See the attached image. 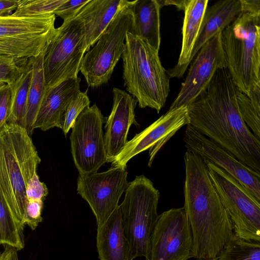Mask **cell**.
Here are the masks:
<instances>
[{
  "mask_svg": "<svg viewBox=\"0 0 260 260\" xmlns=\"http://www.w3.org/2000/svg\"><path fill=\"white\" fill-rule=\"evenodd\" d=\"M208 0H188L184 10L182 45L176 64L166 71L169 78H180L190 63L194 44L198 37Z\"/></svg>",
  "mask_w": 260,
  "mask_h": 260,
  "instance_id": "ffe728a7",
  "label": "cell"
},
{
  "mask_svg": "<svg viewBox=\"0 0 260 260\" xmlns=\"http://www.w3.org/2000/svg\"><path fill=\"white\" fill-rule=\"evenodd\" d=\"M135 1L121 8L82 60L80 71L89 86L107 83L121 57L126 34L133 28L132 6Z\"/></svg>",
  "mask_w": 260,
  "mask_h": 260,
  "instance_id": "ba28073f",
  "label": "cell"
},
{
  "mask_svg": "<svg viewBox=\"0 0 260 260\" xmlns=\"http://www.w3.org/2000/svg\"></svg>",
  "mask_w": 260,
  "mask_h": 260,
  "instance_id": "bcb514c9",
  "label": "cell"
},
{
  "mask_svg": "<svg viewBox=\"0 0 260 260\" xmlns=\"http://www.w3.org/2000/svg\"><path fill=\"white\" fill-rule=\"evenodd\" d=\"M89 0H64L55 10L54 14L61 17L63 21L75 17L82 7Z\"/></svg>",
  "mask_w": 260,
  "mask_h": 260,
  "instance_id": "d6a6232c",
  "label": "cell"
},
{
  "mask_svg": "<svg viewBox=\"0 0 260 260\" xmlns=\"http://www.w3.org/2000/svg\"><path fill=\"white\" fill-rule=\"evenodd\" d=\"M18 1L0 0V17L10 15L16 9Z\"/></svg>",
  "mask_w": 260,
  "mask_h": 260,
  "instance_id": "e575fe53",
  "label": "cell"
},
{
  "mask_svg": "<svg viewBox=\"0 0 260 260\" xmlns=\"http://www.w3.org/2000/svg\"><path fill=\"white\" fill-rule=\"evenodd\" d=\"M9 98V87L5 83L0 86V129L6 123Z\"/></svg>",
  "mask_w": 260,
  "mask_h": 260,
  "instance_id": "836d02e7",
  "label": "cell"
},
{
  "mask_svg": "<svg viewBox=\"0 0 260 260\" xmlns=\"http://www.w3.org/2000/svg\"><path fill=\"white\" fill-rule=\"evenodd\" d=\"M96 245L100 260H134L123 228L120 206L102 225L97 226Z\"/></svg>",
  "mask_w": 260,
  "mask_h": 260,
  "instance_id": "d6986e66",
  "label": "cell"
},
{
  "mask_svg": "<svg viewBox=\"0 0 260 260\" xmlns=\"http://www.w3.org/2000/svg\"><path fill=\"white\" fill-rule=\"evenodd\" d=\"M184 159L183 208L192 235V257L196 260L214 258L235 236L233 226L203 159L187 149Z\"/></svg>",
  "mask_w": 260,
  "mask_h": 260,
  "instance_id": "7a4b0ae2",
  "label": "cell"
},
{
  "mask_svg": "<svg viewBox=\"0 0 260 260\" xmlns=\"http://www.w3.org/2000/svg\"><path fill=\"white\" fill-rule=\"evenodd\" d=\"M193 238L183 207L158 215L145 260H188L192 258Z\"/></svg>",
  "mask_w": 260,
  "mask_h": 260,
  "instance_id": "7c38bea8",
  "label": "cell"
},
{
  "mask_svg": "<svg viewBox=\"0 0 260 260\" xmlns=\"http://www.w3.org/2000/svg\"><path fill=\"white\" fill-rule=\"evenodd\" d=\"M203 160L230 216L235 235L244 240L260 242V200L224 170Z\"/></svg>",
  "mask_w": 260,
  "mask_h": 260,
  "instance_id": "30bf717a",
  "label": "cell"
},
{
  "mask_svg": "<svg viewBox=\"0 0 260 260\" xmlns=\"http://www.w3.org/2000/svg\"><path fill=\"white\" fill-rule=\"evenodd\" d=\"M158 51L146 41L126 34L123 60V79L126 90L140 108L157 113L165 106L170 92V80L160 62Z\"/></svg>",
  "mask_w": 260,
  "mask_h": 260,
  "instance_id": "277c9868",
  "label": "cell"
},
{
  "mask_svg": "<svg viewBox=\"0 0 260 260\" xmlns=\"http://www.w3.org/2000/svg\"><path fill=\"white\" fill-rule=\"evenodd\" d=\"M106 120L94 104L84 109L71 128V153L79 174L98 172L107 162L103 131Z\"/></svg>",
  "mask_w": 260,
  "mask_h": 260,
  "instance_id": "8fae6325",
  "label": "cell"
},
{
  "mask_svg": "<svg viewBox=\"0 0 260 260\" xmlns=\"http://www.w3.org/2000/svg\"><path fill=\"white\" fill-rule=\"evenodd\" d=\"M242 12L241 0H220L207 7L193 45L190 62L207 41L224 30Z\"/></svg>",
  "mask_w": 260,
  "mask_h": 260,
  "instance_id": "44dd1931",
  "label": "cell"
},
{
  "mask_svg": "<svg viewBox=\"0 0 260 260\" xmlns=\"http://www.w3.org/2000/svg\"><path fill=\"white\" fill-rule=\"evenodd\" d=\"M84 25L77 16L63 21L43 51V67L47 87L77 77L85 52Z\"/></svg>",
  "mask_w": 260,
  "mask_h": 260,
  "instance_id": "9c48e42d",
  "label": "cell"
},
{
  "mask_svg": "<svg viewBox=\"0 0 260 260\" xmlns=\"http://www.w3.org/2000/svg\"><path fill=\"white\" fill-rule=\"evenodd\" d=\"M3 17V16H2Z\"/></svg>",
  "mask_w": 260,
  "mask_h": 260,
  "instance_id": "f6af8a7d",
  "label": "cell"
},
{
  "mask_svg": "<svg viewBox=\"0 0 260 260\" xmlns=\"http://www.w3.org/2000/svg\"><path fill=\"white\" fill-rule=\"evenodd\" d=\"M237 101L241 116L253 134L260 140V110L256 109L249 98L237 88Z\"/></svg>",
  "mask_w": 260,
  "mask_h": 260,
  "instance_id": "f1b7e54d",
  "label": "cell"
},
{
  "mask_svg": "<svg viewBox=\"0 0 260 260\" xmlns=\"http://www.w3.org/2000/svg\"><path fill=\"white\" fill-rule=\"evenodd\" d=\"M236 90L227 68L219 69L187 105L189 124L260 174V140L241 116Z\"/></svg>",
  "mask_w": 260,
  "mask_h": 260,
  "instance_id": "6da1fadb",
  "label": "cell"
},
{
  "mask_svg": "<svg viewBox=\"0 0 260 260\" xmlns=\"http://www.w3.org/2000/svg\"><path fill=\"white\" fill-rule=\"evenodd\" d=\"M80 91L70 101L66 109L62 128L65 136L72 127L76 118L86 107L89 106L90 100L87 93Z\"/></svg>",
  "mask_w": 260,
  "mask_h": 260,
  "instance_id": "f546056e",
  "label": "cell"
},
{
  "mask_svg": "<svg viewBox=\"0 0 260 260\" xmlns=\"http://www.w3.org/2000/svg\"><path fill=\"white\" fill-rule=\"evenodd\" d=\"M188 0H179V1H172V0H158L159 4L161 7L164 6L174 5L179 10H184Z\"/></svg>",
  "mask_w": 260,
  "mask_h": 260,
  "instance_id": "74e56055",
  "label": "cell"
},
{
  "mask_svg": "<svg viewBox=\"0 0 260 260\" xmlns=\"http://www.w3.org/2000/svg\"><path fill=\"white\" fill-rule=\"evenodd\" d=\"M128 2L126 0H89L82 7L76 16L84 23L85 42L89 50L108 27L118 11Z\"/></svg>",
  "mask_w": 260,
  "mask_h": 260,
  "instance_id": "7402d4cb",
  "label": "cell"
},
{
  "mask_svg": "<svg viewBox=\"0 0 260 260\" xmlns=\"http://www.w3.org/2000/svg\"><path fill=\"white\" fill-rule=\"evenodd\" d=\"M221 32H218L201 48L169 110L189 105L206 88L219 69L227 68L221 44Z\"/></svg>",
  "mask_w": 260,
  "mask_h": 260,
  "instance_id": "2e32d148",
  "label": "cell"
},
{
  "mask_svg": "<svg viewBox=\"0 0 260 260\" xmlns=\"http://www.w3.org/2000/svg\"><path fill=\"white\" fill-rule=\"evenodd\" d=\"M17 257L16 250L8 246L0 253V260H15Z\"/></svg>",
  "mask_w": 260,
  "mask_h": 260,
  "instance_id": "f35d334b",
  "label": "cell"
},
{
  "mask_svg": "<svg viewBox=\"0 0 260 260\" xmlns=\"http://www.w3.org/2000/svg\"><path fill=\"white\" fill-rule=\"evenodd\" d=\"M221 40L234 83L250 98L260 91V14L241 12L222 31Z\"/></svg>",
  "mask_w": 260,
  "mask_h": 260,
  "instance_id": "5b68a950",
  "label": "cell"
},
{
  "mask_svg": "<svg viewBox=\"0 0 260 260\" xmlns=\"http://www.w3.org/2000/svg\"><path fill=\"white\" fill-rule=\"evenodd\" d=\"M243 12L260 14L259 0H241Z\"/></svg>",
  "mask_w": 260,
  "mask_h": 260,
  "instance_id": "d590c367",
  "label": "cell"
},
{
  "mask_svg": "<svg viewBox=\"0 0 260 260\" xmlns=\"http://www.w3.org/2000/svg\"><path fill=\"white\" fill-rule=\"evenodd\" d=\"M123 201L119 205L123 228L134 258L146 257L158 214L160 197L152 182L143 175L128 183Z\"/></svg>",
  "mask_w": 260,
  "mask_h": 260,
  "instance_id": "8992f818",
  "label": "cell"
},
{
  "mask_svg": "<svg viewBox=\"0 0 260 260\" xmlns=\"http://www.w3.org/2000/svg\"><path fill=\"white\" fill-rule=\"evenodd\" d=\"M0 82H3V81H2L1 80H0Z\"/></svg>",
  "mask_w": 260,
  "mask_h": 260,
  "instance_id": "ee69618b",
  "label": "cell"
},
{
  "mask_svg": "<svg viewBox=\"0 0 260 260\" xmlns=\"http://www.w3.org/2000/svg\"><path fill=\"white\" fill-rule=\"evenodd\" d=\"M32 75L27 98L25 126L30 136L34 131L37 113L47 87L43 67V52L32 57Z\"/></svg>",
  "mask_w": 260,
  "mask_h": 260,
  "instance_id": "d4e9b609",
  "label": "cell"
},
{
  "mask_svg": "<svg viewBox=\"0 0 260 260\" xmlns=\"http://www.w3.org/2000/svg\"><path fill=\"white\" fill-rule=\"evenodd\" d=\"M55 20L53 13L1 17L0 60L14 63L39 55L55 34Z\"/></svg>",
  "mask_w": 260,
  "mask_h": 260,
  "instance_id": "52a82bcc",
  "label": "cell"
},
{
  "mask_svg": "<svg viewBox=\"0 0 260 260\" xmlns=\"http://www.w3.org/2000/svg\"><path fill=\"white\" fill-rule=\"evenodd\" d=\"M183 141L187 150L224 170L260 200V174L190 124L187 125Z\"/></svg>",
  "mask_w": 260,
  "mask_h": 260,
  "instance_id": "9a60e30c",
  "label": "cell"
},
{
  "mask_svg": "<svg viewBox=\"0 0 260 260\" xmlns=\"http://www.w3.org/2000/svg\"><path fill=\"white\" fill-rule=\"evenodd\" d=\"M158 0H136L132 6L131 34L146 41L159 51L160 45V9Z\"/></svg>",
  "mask_w": 260,
  "mask_h": 260,
  "instance_id": "cb8c5ba5",
  "label": "cell"
},
{
  "mask_svg": "<svg viewBox=\"0 0 260 260\" xmlns=\"http://www.w3.org/2000/svg\"><path fill=\"white\" fill-rule=\"evenodd\" d=\"M4 83H5V82H0V86L3 84Z\"/></svg>",
  "mask_w": 260,
  "mask_h": 260,
  "instance_id": "b9f144b4",
  "label": "cell"
},
{
  "mask_svg": "<svg viewBox=\"0 0 260 260\" xmlns=\"http://www.w3.org/2000/svg\"><path fill=\"white\" fill-rule=\"evenodd\" d=\"M32 58L20 62L6 83L10 98L6 123L26 126L27 98L32 72Z\"/></svg>",
  "mask_w": 260,
  "mask_h": 260,
  "instance_id": "603a6c76",
  "label": "cell"
},
{
  "mask_svg": "<svg viewBox=\"0 0 260 260\" xmlns=\"http://www.w3.org/2000/svg\"><path fill=\"white\" fill-rule=\"evenodd\" d=\"M112 93V108L106 121L104 136L108 162L113 160L128 142L127 135L131 126L140 125L135 118L137 100L118 88L114 87Z\"/></svg>",
  "mask_w": 260,
  "mask_h": 260,
  "instance_id": "e0dca14e",
  "label": "cell"
},
{
  "mask_svg": "<svg viewBox=\"0 0 260 260\" xmlns=\"http://www.w3.org/2000/svg\"><path fill=\"white\" fill-rule=\"evenodd\" d=\"M17 63V62L10 63V62L0 60V64H13V63Z\"/></svg>",
  "mask_w": 260,
  "mask_h": 260,
  "instance_id": "ab89813d",
  "label": "cell"
},
{
  "mask_svg": "<svg viewBox=\"0 0 260 260\" xmlns=\"http://www.w3.org/2000/svg\"><path fill=\"white\" fill-rule=\"evenodd\" d=\"M25 128L6 123L0 129V192L13 217L24 224L26 189L41 162Z\"/></svg>",
  "mask_w": 260,
  "mask_h": 260,
  "instance_id": "3957f363",
  "label": "cell"
},
{
  "mask_svg": "<svg viewBox=\"0 0 260 260\" xmlns=\"http://www.w3.org/2000/svg\"><path fill=\"white\" fill-rule=\"evenodd\" d=\"M22 61L13 64H0V80L6 83L11 74Z\"/></svg>",
  "mask_w": 260,
  "mask_h": 260,
  "instance_id": "8d00e7d4",
  "label": "cell"
},
{
  "mask_svg": "<svg viewBox=\"0 0 260 260\" xmlns=\"http://www.w3.org/2000/svg\"><path fill=\"white\" fill-rule=\"evenodd\" d=\"M43 202L39 200L26 201L24 224L27 225L32 230H35L42 220Z\"/></svg>",
  "mask_w": 260,
  "mask_h": 260,
  "instance_id": "4dcf8cb0",
  "label": "cell"
},
{
  "mask_svg": "<svg viewBox=\"0 0 260 260\" xmlns=\"http://www.w3.org/2000/svg\"><path fill=\"white\" fill-rule=\"evenodd\" d=\"M1 245V244H0Z\"/></svg>",
  "mask_w": 260,
  "mask_h": 260,
  "instance_id": "7dc6e473",
  "label": "cell"
},
{
  "mask_svg": "<svg viewBox=\"0 0 260 260\" xmlns=\"http://www.w3.org/2000/svg\"><path fill=\"white\" fill-rule=\"evenodd\" d=\"M218 260H260V242L249 241L236 236L224 246Z\"/></svg>",
  "mask_w": 260,
  "mask_h": 260,
  "instance_id": "4316f807",
  "label": "cell"
},
{
  "mask_svg": "<svg viewBox=\"0 0 260 260\" xmlns=\"http://www.w3.org/2000/svg\"><path fill=\"white\" fill-rule=\"evenodd\" d=\"M48 194L46 184L40 180L37 173L28 180L26 189V201L39 200L44 201Z\"/></svg>",
  "mask_w": 260,
  "mask_h": 260,
  "instance_id": "1f68e13d",
  "label": "cell"
},
{
  "mask_svg": "<svg viewBox=\"0 0 260 260\" xmlns=\"http://www.w3.org/2000/svg\"><path fill=\"white\" fill-rule=\"evenodd\" d=\"M80 80L77 77L47 87L37 113L34 129L46 131L54 127L62 128L67 106L80 91Z\"/></svg>",
  "mask_w": 260,
  "mask_h": 260,
  "instance_id": "ac0fdd59",
  "label": "cell"
},
{
  "mask_svg": "<svg viewBox=\"0 0 260 260\" xmlns=\"http://www.w3.org/2000/svg\"><path fill=\"white\" fill-rule=\"evenodd\" d=\"M125 168H110L106 171L79 174L77 193L89 204L97 226L103 224L119 205L120 197L127 187Z\"/></svg>",
  "mask_w": 260,
  "mask_h": 260,
  "instance_id": "4fadbf2b",
  "label": "cell"
},
{
  "mask_svg": "<svg viewBox=\"0 0 260 260\" xmlns=\"http://www.w3.org/2000/svg\"><path fill=\"white\" fill-rule=\"evenodd\" d=\"M64 0L18 1L16 9L12 14L15 16H30L53 13ZM54 14V13H53Z\"/></svg>",
  "mask_w": 260,
  "mask_h": 260,
  "instance_id": "83f0119b",
  "label": "cell"
},
{
  "mask_svg": "<svg viewBox=\"0 0 260 260\" xmlns=\"http://www.w3.org/2000/svg\"><path fill=\"white\" fill-rule=\"evenodd\" d=\"M189 124L187 106L169 110L156 121L128 141L111 162L112 167L126 168L128 161L138 154L149 150L148 166L164 145L185 125Z\"/></svg>",
  "mask_w": 260,
  "mask_h": 260,
  "instance_id": "5bb4252c",
  "label": "cell"
},
{
  "mask_svg": "<svg viewBox=\"0 0 260 260\" xmlns=\"http://www.w3.org/2000/svg\"><path fill=\"white\" fill-rule=\"evenodd\" d=\"M208 260H218V259H217V258L216 257V258H212V259H208Z\"/></svg>",
  "mask_w": 260,
  "mask_h": 260,
  "instance_id": "60d3db41",
  "label": "cell"
},
{
  "mask_svg": "<svg viewBox=\"0 0 260 260\" xmlns=\"http://www.w3.org/2000/svg\"><path fill=\"white\" fill-rule=\"evenodd\" d=\"M24 226L13 217L0 192V244L16 250L22 249Z\"/></svg>",
  "mask_w": 260,
  "mask_h": 260,
  "instance_id": "484cf974",
  "label": "cell"
},
{
  "mask_svg": "<svg viewBox=\"0 0 260 260\" xmlns=\"http://www.w3.org/2000/svg\"><path fill=\"white\" fill-rule=\"evenodd\" d=\"M15 260H18V258H17V257L16 258H15Z\"/></svg>",
  "mask_w": 260,
  "mask_h": 260,
  "instance_id": "7bdbcfd3",
  "label": "cell"
}]
</instances>
